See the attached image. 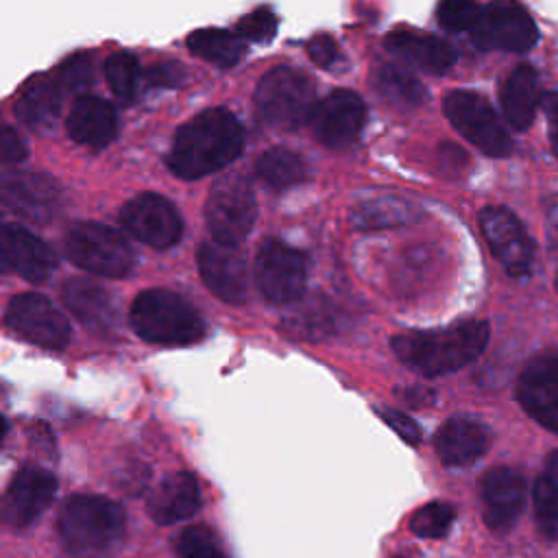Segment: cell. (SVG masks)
Masks as SVG:
<instances>
[{
	"mask_svg": "<svg viewBox=\"0 0 558 558\" xmlns=\"http://www.w3.org/2000/svg\"><path fill=\"white\" fill-rule=\"evenodd\" d=\"M244 146V131L227 109H207L183 124L172 142L168 168L181 179H198L231 163Z\"/></svg>",
	"mask_w": 558,
	"mask_h": 558,
	"instance_id": "1",
	"label": "cell"
},
{
	"mask_svg": "<svg viewBox=\"0 0 558 558\" xmlns=\"http://www.w3.org/2000/svg\"><path fill=\"white\" fill-rule=\"evenodd\" d=\"M490 327L484 320H464L445 329L408 331L390 340L395 355L425 377L447 375L475 362L486 349Z\"/></svg>",
	"mask_w": 558,
	"mask_h": 558,
	"instance_id": "2",
	"label": "cell"
},
{
	"mask_svg": "<svg viewBox=\"0 0 558 558\" xmlns=\"http://www.w3.org/2000/svg\"><path fill=\"white\" fill-rule=\"evenodd\" d=\"M63 547L78 558H98L113 551L126 532L124 510L100 495H72L57 521Z\"/></svg>",
	"mask_w": 558,
	"mask_h": 558,
	"instance_id": "3",
	"label": "cell"
},
{
	"mask_svg": "<svg viewBox=\"0 0 558 558\" xmlns=\"http://www.w3.org/2000/svg\"><path fill=\"white\" fill-rule=\"evenodd\" d=\"M131 325L142 340L168 347L196 342L205 333V323L196 307L163 288L144 290L135 296Z\"/></svg>",
	"mask_w": 558,
	"mask_h": 558,
	"instance_id": "4",
	"label": "cell"
},
{
	"mask_svg": "<svg viewBox=\"0 0 558 558\" xmlns=\"http://www.w3.org/2000/svg\"><path fill=\"white\" fill-rule=\"evenodd\" d=\"M255 105L268 124L296 129L314 116V83L296 68L277 65L257 83Z\"/></svg>",
	"mask_w": 558,
	"mask_h": 558,
	"instance_id": "5",
	"label": "cell"
},
{
	"mask_svg": "<svg viewBox=\"0 0 558 558\" xmlns=\"http://www.w3.org/2000/svg\"><path fill=\"white\" fill-rule=\"evenodd\" d=\"M63 248L74 266L100 277L120 279L135 266V253L126 238L102 222L74 225L65 235Z\"/></svg>",
	"mask_w": 558,
	"mask_h": 558,
	"instance_id": "6",
	"label": "cell"
},
{
	"mask_svg": "<svg viewBox=\"0 0 558 558\" xmlns=\"http://www.w3.org/2000/svg\"><path fill=\"white\" fill-rule=\"evenodd\" d=\"M255 216V194L244 177H222L214 183L205 203V220L214 242L225 246L240 244L248 235Z\"/></svg>",
	"mask_w": 558,
	"mask_h": 558,
	"instance_id": "7",
	"label": "cell"
},
{
	"mask_svg": "<svg viewBox=\"0 0 558 558\" xmlns=\"http://www.w3.org/2000/svg\"><path fill=\"white\" fill-rule=\"evenodd\" d=\"M442 111L451 126L488 157H508L512 140L493 107L473 92H451L442 100Z\"/></svg>",
	"mask_w": 558,
	"mask_h": 558,
	"instance_id": "8",
	"label": "cell"
},
{
	"mask_svg": "<svg viewBox=\"0 0 558 558\" xmlns=\"http://www.w3.org/2000/svg\"><path fill=\"white\" fill-rule=\"evenodd\" d=\"M4 320L15 336L44 349L59 351L70 340L65 314L50 299L35 292L13 296L7 305Z\"/></svg>",
	"mask_w": 558,
	"mask_h": 558,
	"instance_id": "9",
	"label": "cell"
},
{
	"mask_svg": "<svg viewBox=\"0 0 558 558\" xmlns=\"http://www.w3.org/2000/svg\"><path fill=\"white\" fill-rule=\"evenodd\" d=\"M469 33L482 50L525 52L538 41L534 20L514 2H493L482 7L480 17Z\"/></svg>",
	"mask_w": 558,
	"mask_h": 558,
	"instance_id": "10",
	"label": "cell"
},
{
	"mask_svg": "<svg viewBox=\"0 0 558 558\" xmlns=\"http://www.w3.org/2000/svg\"><path fill=\"white\" fill-rule=\"evenodd\" d=\"M305 257L281 240H264L255 257V281L272 303H290L303 294Z\"/></svg>",
	"mask_w": 558,
	"mask_h": 558,
	"instance_id": "11",
	"label": "cell"
},
{
	"mask_svg": "<svg viewBox=\"0 0 558 558\" xmlns=\"http://www.w3.org/2000/svg\"><path fill=\"white\" fill-rule=\"evenodd\" d=\"M0 203L28 222H50L63 203L59 183L39 172L0 174Z\"/></svg>",
	"mask_w": 558,
	"mask_h": 558,
	"instance_id": "12",
	"label": "cell"
},
{
	"mask_svg": "<svg viewBox=\"0 0 558 558\" xmlns=\"http://www.w3.org/2000/svg\"><path fill=\"white\" fill-rule=\"evenodd\" d=\"M120 222L129 235L155 248L177 244L183 233V220L174 205L153 192L131 198L120 211Z\"/></svg>",
	"mask_w": 558,
	"mask_h": 558,
	"instance_id": "13",
	"label": "cell"
},
{
	"mask_svg": "<svg viewBox=\"0 0 558 558\" xmlns=\"http://www.w3.org/2000/svg\"><path fill=\"white\" fill-rule=\"evenodd\" d=\"M480 227L504 270L512 277H527L534 244L519 218L506 207H484L480 211Z\"/></svg>",
	"mask_w": 558,
	"mask_h": 558,
	"instance_id": "14",
	"label": "cell"
},
{
	"mask_svg": "<svg viewBox=\"0 0 558 558\" xmlns=\"http://www.w3.org/2000/svg\"><path fill=\"white\" fill-rule=\"evenodd\" d=\"M57 480L41 466H22L0 497V521L11 530L28 527L52 501Z\"/></svg>",
	"mask_w": 558,
	"mask_h": 558,
	"instance_id": "15",
	"label": "cell"
},
{
	"mask_svg": "<svg viewBox=\"0 0 558 558\" xmlns=\"http://www.w3.org/2000/svg\"><path fill=\"white\" fill-rule=\"evenodd\" d=\"M517 399L534 421L558 434V353H543L525 364Z\"/></svg>",
	"mask_w": 558,
	"mask_h": 558,
	"instance_id": "16",
	"label": "cell"
},
{
	"mask_svg": "<svg viewBox=\"0 0 558 558\" xmlns=\"http://www.w3.org/2000/svg\"><path fill=\"white\" fill-rule=\"evenodd\" d=\"M366 122V105L349 89L327 94L314 109L312 129L320 144L342 148L355 142Z\"/></svg>",
	"mask_w": 558,
	"mask_h": 558,
	"instance_id": "17",
	"label": "cell"
},
{
	"mask_svg": "<svg viewBox=\"0 0 558 558\" xmlns=\"http://www.w3.org/2000/svg\"><path fill=\"white\" fill-rule=\"evenodd\" d=\"M484 523L493 532H508L525 508V480L517 469L495 466L480 484Z\"/></svg>",
	"mask_w": 558,
	"mask_h": 558,
	"instance_id": "18",
	"label": "cell"
},
{
	"mask_svg": "<svg viewBox=\"0 0 558 558\" xmlns=\"http://www.w3.org/2000/svg\"><path fill=\"white\" fill-rule=\"evenodd\" d=\"M198 272L205 286L227 303H242L246 299L248 277L244 257L235 246H225L218 242H205L196 253Z\"/></svg>",
	"mask_w": 558,
	"mask_h": 558,
	"instance_id": "19",
	"label": "cell"
},
{
	"mask_svg": "<svg viewBox=\"0 0 558 558\" xmlns=\"http://www.w3.org/2000/svg\"><path fill=\"white\" fill-rule=\"evenodd\" d=\"M0 259L7 270L28 281H46L57 268V255L35 233L17 225H0Z\"/></svg>",
	"mask_w": 558,
	"mask_h": 558,
	"instance_id": "20",
	"label": "cell"
},
{
	"mask_svg": "<svg viewBox=\"0 0 558 558\" xmlns=\"http://www.w3.org/2000/svg\"><path fill=\"white\" fill-rule=\"evenodd\" d=\"M490 445V434L484 423L473 416H449L436 432L434 447L442 464L466 466L480 460Z\"/></svg>",
	"mask_w": 558,
	"mask_h": 558,
	"instance_id": "21",
	"label": "cell"
},
{
	"mask_svg": "<svg viewBox=\"0 0 558 558\" xmlns=\"http://www.w3.org/2000/svg\"><path fill=\"white\" fill-rule=\"evenodd\" d=\"M384 46L395 57L427 74H445L456 63V50L445 39L412 28L388 33Z\"/></svg>",
	"mask_w": 558,
	"mask_h": 558,
	"instance_id": "22",
	"label": "cell"
},
{
	"mask_svg": "<svg viewBox=\"0 0 558 558\" xmlns=\"http://www.w3.org/2000/svg\"><path fill=\"white\" fill-rule=\"evenodd\" d=\"M148 514L159 525L190 519L201 508V488L192 473L177 471L166 475L148 495Z\"/></svg>",
	"mask_w": 558,
	"mask_h": 558,
	"instance_id": "23",
	"label": "cell"
},
{
	"mask_svg": "<svg viewBox=\"0 0 558 558\" xmlns=\"http://www.w3.org/2000/svg\"><path fill=\"white\" fill-rule=\"evenodd\" d=\"M65 126L74 142L98 150L116 137L118 116L107 100L98 96H81L70 109Z\"/></svg>",
	"mask_w": 558,
	"mask_h": 558,
	"instance_id": "24",
	"label": "cell"
},
{
	"mask_svg": "<svg viewBox=\"0 0 558 558\" xmlns=\"http://www.w3.org/2000/svg\"><path fill=\"white\" fill-rule=\"evenodd\" d=\"M61 299L85 327L94 331H107L113 327L116 307L111 294L102 286L89 279H70L61 290Z\"/></svg>",
	"mask_w": 558,
	"mask_h": 558,
	"instance_id": "25",
	"label": "cell"
},
{
	"mask_svg": "<svg viewBox=\"0 0 558 558\" xmlns=\"http://www.w3.org/2000/svg\"><path fill=\"white\" fill-rule=\"evenodd\" d=\"M501 111L506 120L517 129H530L538 105V76L532 65H517L499 89Z\"/></svg>",
	"mask_w": 558,
	"mask_h": 558,
	"instance_id": "26",
	"label": "cell"
},
{
	"mask_svg": "<svg viewBox=\"0 0 558 558\" xmlns=\"http://www.w3.org/2000/svg\"><path fill=\"white\" fill-rule=\"evenodd\" d=\"M63 92L54 83L52 76H37L26 87L15 100V116L20 122L35 131H46L54 124L59 109H61Z\"/></svg>",
	"mask_w": 558,
	"mask_h": 558,
	"instance_id": "27",
	"label": "cell"
},
{
	"mask_svg": "<svg viewBox=\"0 0 558 558\" xmlns=\"http://www.w3.org/2000/svg\"><path fill=\"white\" fill-rule=\"evenodd\" d=\"M421 218V207L403 196H375L362 201L351 211V222L357 229H392L401 225L416 222Z\"/></svg>",
	"mask_w": 558,
	"mask_h": 558,
	"instance_id": "28",
	"label": "cell"
},
{
	"mask_svg": "<svg viewBox=\"0 0 558 558\" xmlns=\"http://www.w3.org/2000/svg\"><path fill=\"white\" fill-rule=\"evenodd\" d=\"M187 48L218 68H231L244 57L246 41L238 33L225 28H198L190 33Z\"/></svg>",
	"mask_w": 558,
	"mask_h": 558,
	"instance_id": "29",
	"label": "cell"
},
{
	"mask_svg": "<svg viewBox=\"0 0 558 558\" xmlns=\"http://www.w3.org/2000/svg\"><path fill=\"white\" fill-rule=\"evenodd\" d=\"M534 514L547 538H558V451L545 460V469L534 486Z\"/></svg>",
	"mask_w": 558,
	"mask_h": 558,
	"instance_id": "30",
	"label": "cell"
},
{
	"mask_svg": "<svg viewBox=\"0 0 558 558\" xmlns=\"http://www.w3.org/2000/svg\"><path fill=\"white\" fill-rule=\"evenodd\" d=\"M373 83H375V89L395 105L418 107L427 98L425 87L405 68L395 63L379 65L373 74Z\"/></svg>",
	"mask_w": 558,
	"mask_h": 558,
	"instance_id": "31",
	"label": "cell"
},
{
	"mask_svg": "<svg viewBox=\"0 0 558 558\" xmlns=\"http://www.w3.org/2000/svg\"><path fill=\"white\" fill-rule=\"evenodd\" d=\"M257 174L266 185L275 190H286L305 181L307 168L296 153L277 146L266 150L257 159Z\"/></svg>",
	"mask_w": 558,
	"mask_h": 558,
	"instance_id": "32",
	"label": "cell"
},
{
	"mask_svg": "<svg viewBox=\"0 0 558 558\" xmlns=\"http://www.w3.org/2000/svg\"><path fill=\"white\" fill-rule=\"evenodd\" d=\"M105 74L118 100L131 102L140 89V63L131 52H113L105 61Z\"/></svg>",
	"mask_w": 558,
	"mask_h": 558,
	"instance_id": "33",
	"label": "cell"
},
{
	"mask_svg": "<svg viewBox=\"0 0 558 558\" xmlns=\"http://www.w3.org/2000/svg\"><path fill=\"white\" fill-rule=\"evenodd\" d=\"M333 316L329 314L325 303H307L301 305L290 318H286V333L301 338H323L331 333Z\"/></svg>",
	"mask_w": 558,
	"mask_h": 558,
	"instance_id": "34",
	"label": "cell"
},
{
	"mask_svg": "<svg viewBox=\"0 0 558 558\" xmlns=\"http://www.w3.org/2000/svg\"><path fill=\"white\" fill-rule=\"evenodd\" d=\"M179 558H227L218 536L207 525H190L174 538Z\"/></svg>",
	"mask_w": 558,
	"mask_h": 558,
	"instance_id": "35",
	"label": "cell"
},
{
	"mask_svg": "<svg viewBox=\"0 0 558 558\" xmlns=\"http://www.w3.org/2000/svg\"><path fill=\"white\" fill-rule=\"evenodd\" d=\"M453 508L445 501H432L418 508L410 519V530L421 538L445 536L453 523Z\"/></svg>",
	"mask_w": 558,
	"mask_h": 558,
	"instance_id": "36",
	"label": "cell"
},
{
	"mask_svg": "<svg viewBox=\"0 0 558 558\" xmlns=\"http://www.w3.org/2000/svg\"><path fill=\"white\" fill-rule=\"evenodd\" d=\"M52 78L63 94H74V92L89 87V83L94 78L89 54H85V52L72 54L57 68V74Z\"/></svg>",
	"mask_w": 558,
	"mask_h": 558,
	"instance_id": "37",
	"label": "cell"
},
{
	"mask_svg": "<svg viewBox=\"0 0 558 558\" xmlns=\"http://www.w3.org/2000/svg\"><path fill=\"white\" fill-rule=\"evenodd\" d=\"M482 7L475 2H462V0H449L438 4V22L447 31H471L473 24L480 17Z\"/></svg>",
	"mask_w": 558,
	"mask_h": 558,
	"instance_id": "38",
	"label": "cell"
},
{
	"mask_svg": "<svg viewBox=\"0 0 558 558\" xmlns=\"http://www.w3.org/2000/svg\"><path fill=\"white\" fill-rule=\"evenodd\" d=\"M244 41H268L275 37L277 33V17L270 9L262 7L255 9L251 13H246L240 22H238V31H235Z\"/></svg>",
	"mask_w": 558,
	"mask_h": 558,
	"instance_id": "39",
	"label": "cell"
},
{
	"mask_svg": "<svg viewBox=\"0 0 558 558\" xmlns=\"http://www.w3.org/2000/svg\"><path fill=\"white\" fill-rule=\"evenodd\" d=\"M377 414H379L381 421H384L397 436H401V440H405L408 445H418V442H421V427L416 425L414 418H410V416L403 414L401 410L379 408Z\"/></svg>",
	"mask_w": 558,
	"mask_h": 558,
	"instance_id": "40",
	"label": "cell"
},
{
	"mask_svg": "<svg viewBox=\"0 0 558 558\" xmlns=\"http://www.w3.org/2000/svg\"><path fill=\"white\" fill-rule=\"evenodd\" d=\"M26 155L28 146L22 135L13 126L0 122V163H17Z\"/></svg>",
	"mask_w": 558,
	"mask_h": 558,
	"instance_id": "41",
	"label": "cell"
},
{
	"mask_svg": "<svg viewBox=\"0 0 558 558\" xmlns=\"http://www.w3.org/2000/svg\"><path fill=\"white\" fill-rule=\"evenodd\" d=\"M307 54L310 59L320 65V68H329L336 63L338 59V46L336 41L331 39V35L327 33H318L314 35L310 41H307Z\"/></svg>",
	"mask_w": 558,
	"mask_h": 558,
	"instance_id": "42",
	"label": "cell"
},
{
	"mask_svg": "<svg viewBox=\"0 0 558 558\" xmlns=\"http://www.w3.org/2000/svg\"><path fill=\"white\" fill-rule=\"evenodd\" d=\"M183 81V68L179 63H157L146 74L150 87H177Z\"/></svg>",
	"mask_w": 558,
	"mask_h": 558,
	"instance_id": "43",
	"label": "cell"
},
{
	"mask_svg": "<svg viewBox=\"0 0 558 558\" xmlns=\"http://www.w3.org/2000/svg\"><path fill=\"white\" fill-rule=\"evenodd\" d=\"M541 107L545 111V118L549 122V142L551 150L558 157V96L556 94H545L541 98Z\"/></svg>",
	"mask_w": 558,
	"mask_h": 558,
	"instance_id": "44",
	"label": "cell"
},
{
	"mask_svg": "<svg viewBox=\"0 0 558 558\" xmlns=\"http://www.w3.org/2000/svg\"><path fill=\"white\" fill-rule=\"evenodd\" d=\"M549 240L554 246H558V211H554V218L549 220Z\"/></svg>",
	"mask_w": 558,
	"mask_h": 558,
	"instance_id": "45",
	"label": "cell"
},
{
	"mask_svg": "<svg viewBox=\"0 0 558 558\" xmlns=\"http://www.w3.org/2000/svg\"><path fill=\"white\" fill-rule=\"evenodd\" d=\"M4 434H7V421L0 416V442H2V438H4Z\"/></svg>",
	"mask_w": 558,
	"mask_h": 558,
	"instance_id": "46",
	"label": "cell"
},
{
	"mask_svg": "<svg viewBox=\"0 0 558 558\" xmlns=\"http://www.w3.org/2000/svg\"><path fill=\"white\" fill-rule=\"evenodd\" d=\"M7 268H4V264H2V259H0V272H4Z\"/></svg>",
	"mask_w": 558,
	"mask_h": 558,
	"instance_id": "47",
	"label": "cell"
},
{
	"mask_svg": "<svg viewBox=\"0 0 558 558\" xmlns=\"http://www.w3.org/2000/svg\"><path fill=\"white\" fill-rule=\"evenodd\" d=\"M556 290H558V277H556Z\"/></svg>",
	"mask_w": 558,
	"mask_h": 558,
	"instance_id": "48",
	"label": "cell"
},
{
	"mask_svg": "<svg viewBox=\"0 0 558 558\" xmlns=\"http://www.w3.org/2000/svg\"><path fill=\"white\" fill-rule=\"evenodd\" d=\"M397 558H403V556H397Z\"/></svg>",
	"mask_w": 558,
	"mask_h": 558,
	"instance_id": "49",
	"label": "cell"
}]
</instances>
